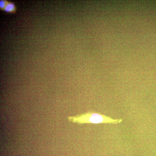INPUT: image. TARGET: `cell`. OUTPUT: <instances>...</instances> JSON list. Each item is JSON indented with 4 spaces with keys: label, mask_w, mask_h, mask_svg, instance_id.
Returning <instances> with one entry per match:
<instances>
[{
    "label": "cell",
    "mask_w": 156,
    "mask_h": 156,
    "mask_svg": "<svg viewBox=\"0 0 156 156\" xmlns=\"http://www.w3.org/2000/svg\"><path fill=\"white\" fill-rule=\"evenodd\" d=\"M68 120L78 123H92L117 124L122 120L121 119H114L105 115L95 113L87 112L75 116L68 117Z\"/></svg>",
    "instance_id": "cell-1"
},
{
    "label": "cell",
    "mask_w": 156,
    "mask_h": 156,
    "mask_svg": "<svg viewBox=\"0 0 156 156\" xmlns=\"http://www.w3.org/2000/svg\"><path fill=\"white\" fill-rule=\"evenodd\" d=\"M4 10L7 12H11L15 10V6L14 4L12 3H7L4 8Z\"/></svg>",
    "instance_id": "cell-2"
},
{
    "label": "cell",
    "mask_w": 156,
    "mask_h": 156,
    "mask_svg": "<svg viewBox=\"0 0 156 156\" xmlns=\"http://www.w3.org/2000/svg\"><path fill=\"white\" fill-rule=\"evenodd\" d=\"M7 4V3L5 1L1 0L0 1V7L1 8H4Z\"/></svg>",
    "instance_id": "cell-3"
}]
</instances>
